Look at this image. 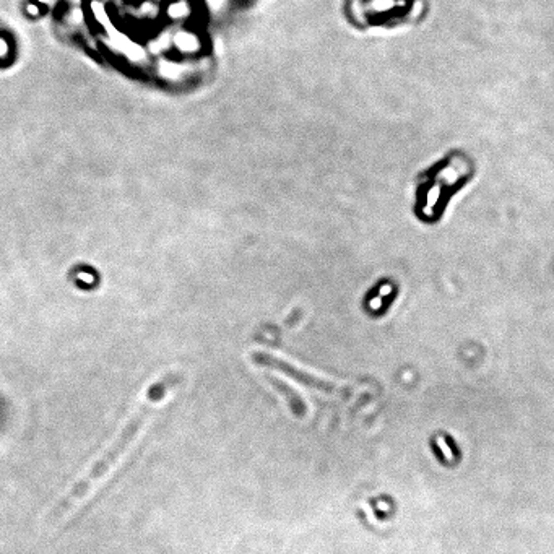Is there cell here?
<instances>
[{"instance_id": "cell-1", "label": "cell", "mask_w": 554, "mask_h": 554, "mask_svg": "<svg viewBox=\"0 0 554 554\" xmlns=\"http://www.w3.org/2000/svg\"><path fill=\"white\" fill-rule=\"evenodd\" d=\"M184 380V374L182 372H176L171 371L164 374L163 377H160L156 382H153L148 387L145 393L143 401L140 403L137 411L133 413L132 416L129 418V421L126 423V426L121 431V434L117 436L116 441L112 442V445L106 450L104 454L98 458L93 466L88 470L81 480H78L75 485L70 488V491L65 494V496L57 502V506L51 510L47 517V522H56V520L62 519L64 515H67L77 504L83 499L86 494H88L93 486L96 485L101 478H104L107 471L111 470V466L117 463V460L126 454V450L129 449V445L133 442V439L137 437V434L140 432V429L143 427L146 420L150 418V415L153 413L155 405H158L160 401H163L164 395L169 392L172 387H176Z\"/></svg>"}, {"instance_id": "cell-2", "label": "cell", "mask_w": 554, "mask_h": 554, "mask_svg": "<svg viewBox=\"0 0 554 554\" xmlns=\"http://www.w3.org/2000/svg\"><path fill=\"white\" fill-rule=\"evenodd\" d=\"M251 361L254 362V364L260 366V367L275 369V371L283 372L288 377L294 379L296 382L306 385V387L322 390V392H328V393L338 392V387H335L333 384H330L324 379H319V377L312 376V374H309V372H304L302 369H297L296 366L290 364V362H286L285 359H280V358H276L273 355H268V353L255 351L251 355Z\"/></svg>"}, {"instance_id": "cell-3", "label": "cell", "mask_w": 554, "mask_h": 554, "mask_svg": "<svg viewBox=\"0 0 554 554\" xmlns=\"http://www.w3.org/2000/svg\"><path fill=\"white\" fill-rule=\"evenodd\" d=\"M267 380H268V384L271 385V387H273L276 392H278L286 400V403L291 408L293 415L297 416V418H304L307 415V405L304 403L301 395L297 393L294 389H291L290 385H288L286 382H283V380H280L278 377L267 376Z\"/></svg>"}, {"instance_id": "cell-4", "label": "cell", "mask_w": 554, "mask_h": 554, "mask_svg": "<svg viewBox=\"0 0 554 554\" xmlns=\"http://www.w3.org/2000/svg\"><path fill=\"white\" fill-rule=\"evenodd\" d=\"M174 47L182 54H197L202 49V41L192 31H177L174 36Z\"/></svg>"}, {"instance_id": "cell-5", "label": "cell", "mask_w": 554, "mask_h": 554, "mask_svg": "<svg viewBox=\"0 0 554 554\" xmlns=\"http://www.w3.org/2000/svg\"><path fill=\"white\" fill-rule=\"evenodd\" d=\"M190 12H192V8H190V5L186 0H177V2H172L169 7H167V15H169L172 20L187 18Z\"/></svg>"}, {"instance_id": "cell-6", "label": "cell", "mask_w": 554, "mask_h": 554, "mask_svg": "<svg viewBox=\"0 0 554 554\" xmlns=\"http://www.w3.org/2000/svg\"><path fill=\"white\" fill-rule=\"evenodd\" d=\"M77 278L85 285H91L95 281V276L91 273H88V271H80V273L77 275Z\"/></svg>"}, {"instance_id": "cell-7", "label": "cell", "mask_w": 554, "mask_h": 554, "mask_svg": "<svg viewBox=\"0 0 554 554\" xmlns=\"http://www.w3.org/2000/svg\"><path fill=\"white\" fill-rule=\"evenodd\" d=\"M210 3L215 7V5H220V3H221V0H210Z\"/></svg>"}]
</instances>
